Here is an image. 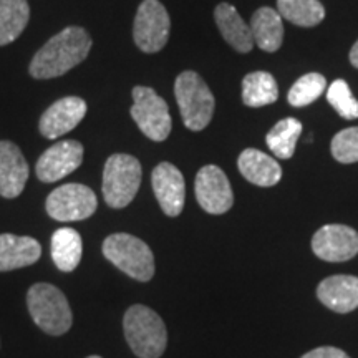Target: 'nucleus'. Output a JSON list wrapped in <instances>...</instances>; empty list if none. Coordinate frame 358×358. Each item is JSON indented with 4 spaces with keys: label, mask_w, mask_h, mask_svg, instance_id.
I'll return each instance as SVG.
<instances>
[{
    "label": "nucleus",
    "mask_w": 358,
    "mask_h": 358,
    "mask_svg": "<svg viewBox=\"0 0 358 358\" xmlns=\"http://www.w3.org/2000/svg\"><path fill=\"white\" fill-rule=\"evenodd\" d=\"M92 50V38L82 27H69L52 37L35 53L30 64L34 78L47 80L65 75L66 71L82 64Z\"/></svg>",
    "instance_id": "1"
},
{
    "label": "nucleus",
    "mask_w": 358,
    "mask_h": 358,
    "mask_svg": "<svg viewBox=\"0 0 358 358\" xmlns=\"http://www.w3.org/2000/svg\"><path fill=\"white\" fill-rule=\"evenodd\" d=\"M128 345L140 358H159L166 350V325L146 306H131L123 319Z\"/></svg>",
    "instance_id": "2"
},
{
    "label": "nucleus",
    "mask_w": 358,
    "mask_h": 358,
    "mask_svg": "<svg viewBox=\"0 0 358 358\" xmlns=\"http://www.w3.org/2000/svg\"><path fill=\"white\" fill-rule=\"evenodd\" d=\"M174 95L187 129L201 131L208 127L214 115V96L196 71H182L179 75L174 83Z\"/></svg>",
    "instance_id": "3"
},
{
    "label": "nucleus",
    "mask_w": 358,
    "mask_h": 358,
    "mask_svg": "<svg viewBox=\"0 0 358 358\" xmlns=\"http://www.w3.org/2000/svg\"><path fill=\"white\" fill-rule=\"evenodd\" d=\"M103 254L120 271L140 282L155 275V256L150 245L131 234H111L103 243Z\"/></svg>",
    "instance_id": "4"
},
{
    "label": "nucleus",
    "mask_w": 358,
    "mask_h": 358,
    "mask_svg": "<svg viewBox=\"0 0 358 358\" xmlns=\"http://www.w3.org/2000/svg\"><path fill=\"white\" fill-rule=\"evenodd\" d=\"M27 306L43 332L64 335L71 327V310L69 301L60 289L52 284H35L27 294Z\"/></svg>",
    "instance_id": "5"
},
{
    "label": "nucleus",
    "mask_w": 358,
    "mask_h": 358,
    "mask_svg": "<svg viewBox=\"0 0 358 358\" xmlns=\"http://www.w3.org/2000/svg\"><path fill=\"white\" fill-rule=\"evenodd\" d=\"M141 185V164L129 155H113L103 169V196L110 208L122 209L131 203Z\"/></svg>",
    "instance_id": "6"
},
{
    "label": "nucleus",
    "mask_w": 358,
    "mask_h": 358,
    "mask_svg": "<svg viewBox=\"0 0 358 358\" xmlns=\"http://www.w3.org/2000/svg\"><path fill=\"white\" fill-rule=\"evenodd\" d=\"M131 116L145 136L153 141H164L171 133V115L168 103L153 88H133Z\"/></svg>",
    "instance_id": "7"
},
{
    "label": "nucleus",
    "mask_w": 358,
    "mask_h": 358,
    "mask_svg": "<svg viewBox=\"0 0 358 358\" xmlns=\"http://www.w3.org/2000/svg\"><path fill=\"white\" fill-rule=\"evenodd\" d=\"M171 20L166 8L158 0H143L134 17L133 38L138 48L146 53L159 52L169 38Z\"/></svg>",
    "instance_id": "8"
},
{
    "label": "nucleus",
    "mask_w": 358,
    "mask_h": 358,
    "mask_svg": "<svg viewBox=\"0 0 358 358\" xmlns=\"http://www.w3.org/2000/svg\"><path fill=\"white\" fill-rule=\"evenodd\" d=\"M96 206L95 192L77 182L57 187L47 198V213L62 222L83 221L96 211Z\"/></svg>",
    "instance_id": "9"
},
{
    "label": "nucleus",
    "mask_w": 358,
    "mask_h": 358,
    "mask_svg": "<svg viewBox=\"0 0 358 358\" xmlns=\"http://www.w3.org/2000/svg\"><path fill=\"white\" fill-rule=\"evenodd\" d=\"M312 250L327 262H345L358 254V232L343 224H327L312 237Z\"/></svg>",
    "instance_id": "10"
},
{
    "label": "nucleus",
    "mask_w": 358,
    "mask_h": 358,
    "mask_svg": "<svg viewBox=\"0 0 358 358\" xmlns=\"http://www.w3.org/2000/svg\"><path fill=\"white\" fill-rule=\"evenodd\" d=\"M196 199L209 214H224L232 208L234 194L229 179L221 168L209 164L199 169L194 182Z\"/></svg>",
    "instance_id": "11"
},
{
    "label": "nucleus",
    "mask_w": 358,
    "mask_h": 358,
    "mask_svg": "<svg viewBox=\"0 0 358 358\" xmlns=\"http://www.w3.org/2000/svg\"><path fill=\"white\" fill-rule=\"evenodd\" d=\"M83 161L82 143L66 140L48 148L37 161V176L43 182H55L80 168Z\"/></svg>",
    "instance_id": "12"
},
{
    "label": "nucleus",
    "mask_w": 358,
    "mask_h": 358,
    "mask_svg": "<svg viewBox=\"0 0 358 358\" xmlns=\"http://www.w3.org/2000/svg\"><path fill=\"white\" fill-rule=\"evenodd\" d=\"M156 199L169 217H176L185 208L186 185L179 169L171 163H159L151 174Z\"/></svg>",
    "instance_id": "13"
},
{
    "label": "nucleus",
    "mask_w": 358,
    "mask_h": 358,
    "mask_svg": "<svg viewBox=\"0 0 358 358\" xmlns=\"http://www.w3.org/2000/svg\"><path fill=\"white\" fill-rule=\"evenodd\" d=\"M87 115V103L80 96H65L53 103L40 118V133L48 140L64 136Z\"/></svg>",
    "instance_id": "14"
},
{
    "label": "nucleus",
    "mask_w": 358,
    "mask_h": 358,
    "mask_svg": "<svg viewBox=\"0 0 358 358\" xmlns=\"http://www.w3.org/2000/svg\"><path fill=\"white\" fill-rule=\"evenodd\" d=\"M29 164L12 141H0V196L13 199L24 191Z\"/></svg>",
    "instance_id": "15"
},
{
    "label": "nucleus",
    "mask_w": 358,
    "mask_h": 358,
    "mask_svg": "<svg viewBox=\"0 0 358 358\" xmlns=\"http://www.w3.org/2000/svg\"><path fill=\"white\" fill-rule=\"evenodd\" d=\"M317 297L338 313H348L358 308V277L332 275L327 277L317 287Z\"/></svg>",
    "instance_id": "16"
},
{
    "label": "nucleus",
    "mask_w": 358,
    "mask_h": 358,
    "mask_svg": "<svg viewBox=\"0 0 358 358\" xmlns=\"http://www.w3.org/2000/svg\"><path fill=\"white\" fill-rule=\"evenodd\" d=\"M42 256V245L29 236L0 234V272L32 266Z\"/></svg>",
    "instance_id": "17"
},
{
    "label": "nucleus",
    "mask_w": 358,
    "mask_h": 358,
    "mask_svg": "<svg viewBox=\"0 0 358 358\" xmlns=\"http://www.w3.org/2000/svg\"><path fill=\"white\" fill-rule=\"evenodd\" d=\"M237 168L249 182L261 187H272L282 179L280 164L272 156L254 148H248L239 155Z\"/></svg>",
    "instance_id": "18"
},
{
    "label": "nucleus",
    "mask_w": 358,
    "mask_h": 358,
    "mask_svg": "<svg viewBox=\"0 0 358 358\" xmlns=\"http://www.w3.org/2000/svg\"><path fill=\"white\" fill-rule=\"evenodd\" d=\"M217 29L222 38L239 53H248L252 50L254 38L250 32V25L245 24L239 12L231 3H219L214 10Z\"/></svg>",
    "instance_id": "19"
},
{
    "label": "nucleus",
    "mask_w": 358,
    "mask_h": 358,
    "mask_svg": "<svg viewBox=\"0 0 358 358\" xmlns=\"http://www.w3.org/2000/svg\"><path fill=\"white\" fill-rule=\"evenodd\" d=\"M250 32L254 43L264 52H277L284 40V25L280 13L271 7H261L254 12L250 20Z\"/></svg>",
    "instance_id": "20"
},
{
    "label": "nucleus",
    "mask_w": 358,
    "mask_h": 358,
    "mask_svg": "<svg viewBox=\"0 0 358 358\" xmlns=\"http://www.w3.org/2000/svg\"><path fill=\"white\" fill-rule=\"evenodd\" d=\"M82 237L75 229L62 227L52 236V259L64 272H71L82 261Z\"/></svg>",
    "instance_id": "21"
},
{
    "label": "nucleus",
    "mask_w": 358,
    "mask_h": 358,
    "mask_svg": "<svg viewBox=\"0 0 358 358\" xmlns=\"http://www.w3.org/2000/svg\"><path fill=\"white\" fill-rule=\"evenodd\" d=\"M29 17L27 0H0V47L20 37L29 24Z\"/></svg>",
    "instance_id": "22"
},
{
    "label": "nucleus",
    "mask_w": 358,
    "mask_h": 358,
    "mask_svg": "<svg viewBox=\"0 0 358 358\" xmlns=\"http://www.w3.org/2000/svg\"><path fill=\"white\" fill-rule=\"evenodd\" d=\"M279 98L275 78L267 71H252L243 80V101L250 108L271 105Z\"/></svg>",
    "instance_id": "23"
},
{
    "label": "nucleus",
    "mask_w": 358,
    "mask_h": 358,
    "mask_svg": "<svg viewBox=\"0 0 358 358\" xmlns=\"http://www.w3.org/2000/svg\"><path fill=\"white\" fill-rule=\"evenodd\" d=\"M302 123L295 118H284L274 124L267 133L266 141L268 150L280 159H290L295 153L299 138L302 134Z\"/></svg>",
    "instance_id": "24"
},
{
    "label": "nucleus",
    "mask_w": 358,
    "mask_h": 358,
    "mask_svg": "<svg viewBox=\"0 0 358 358\" xmlns=\"http://www.w3.org/2000/svg\"><path fill=\"white\" fill-rule=\"evenodd\" d=\"M280 17L299 27L319 25L325 19V8L319 0H277Z\"/></svg>",
    "instance_id": "25"
},
{
    "label": "nucleus",
    "mask_w": 358,
    "mask_h": 358,
    "mask_svg": "<svg viewBox=\"0 0 358 358\" xmlns=\"http://www.w3.org/2000/svg\"><path fill=\"white\" fill-rule=\"evenodd\" d=\"M327 90V80L320 73H307L301 77L290 88L287 100L295 108L310 105Z\"/></svg>",
    "instance_id": "26"
},
{
    "label": "nucleus",
    "mask_w": 358,
    "mask_h": 358,
    "mask_svg": "<svg viewBox=\"0 0 358 358\" xmlns=\"http://www.w3.org/2000/svg\"><path fill=\"white\" fill-rule=\"evenodd\" d=\"M327 100L334 110L345 120L358 118V100L352 95V90L345 80H335L327 90Z\"/></svg>",
    "instance_id": "27"
},
{
    "label": "nucleus",
    "mask_w": 358,
    "mask_h": 358,
    "mask_svg": "<svg viewBox=\"0 0 358 358\" xmlns=\"http://www.w3.org/2000/svg\"><path fill=\"white\" fill-rule=\"evenodd\" d=\"M330 151L338 163L350 164L358 161V127L338 131L330 143Z\"/></svg>",
    "instance_id": "28"
},
{
    "label": "nucleus",
    "mask_w": 358,
    "mask_h": 358,
    "mask_svg": "<svg viewBox=\"0 0 358 358\" xmlns=\"http://www.w3.org/2000/svg\"><path fill=\"white\" fill-rule=\"evenodd\" d=\"M302 358H350L345 352L335 347H320L308 352Z\"/></svg>",
    "instance_id": "29"
},
{
    "label": "nucleus",
    "mask_w": 358,
    "mask_h": 358,
    "mask_svg": "<svg viewBox=\"0 0 358 358\" xmlns=\"http://www.w3.org/2000/svg\"><path fill=\"white\" fill-rule=\"evenodd\" d=\"M350 62H352V65L355 66V69H358V40L350 50Z\"/></svg>",
    "instance_id": "30"
},
{
    "label": "nucleus",
    "mask_w": 358,
    "mask_h": 358,
    "mask_svg": "<svg viewBox=\"0 0 358 358\" xmlns=\"http://www.w3.org/2000/svg\"><path fill=\"white\" fill-rule=\"evenodd\" d=\"M87 358H101V357H98V355H92V357H87Z\"/></svg>",
    "instance_id": "31"
}]
</instances>
